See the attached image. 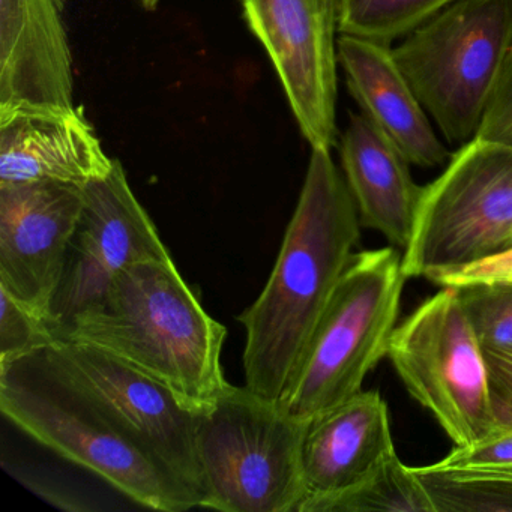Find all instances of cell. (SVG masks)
Instances as JSON below:
<instances>
[{
	"label": "cell",
	"mask_w": 512,
	"mask_h": 512,
	"mask_svg": "<svg viewBox=\"0 0 512 512\" xmlns=\"http://www.w3.org/2000/svg\"><path fill=\"white\" fill-rule=\"evenodd\" d=\"M511 250L512 146L475 137L425 185L403 271L431 281Z\"/></svg>",
	"instance_id": "7"
},
{
	"label": "cell",
	"mask_w": 512,
	"mask_h": 512,
	"mask_svg": "<svg viewBox=\"0 0 512 512\" xmlns=\"http://www.w3.org/2000/svg\"><path fill=\"white\" fill-rule=\"evenodd\" d=\"M457 290L482 349H512V280L476 281Z\"/></svg>",
	"instance_id": "21"
},
{
	"label": "cell",
	"mask_w": 512,
	"mask_h": 512,
	"mask_svg": "<svg viewBox=\"0 0 512 512\" xmlns=\"http://www.w3.org/2000/svg\"><path fill=\"white\" fill-rule=\"evenodd\" d=\"M484 355L497 419L512 424V349L484 350Z\"/></svg>",
	"instance_id": "25"
},
{
	"label": "cell",
	"mask_w": 512,
	"mask_h": 512,
	"mask_svg": "<svg viewBox=\"0 0 512 512\" xmlns=\"http://www.w3.org/2000/svg\"><path fill=\"white\" fill-rule=\"evenodd\" d=\"M170 251L128 182L121 161L85 187V206L49 311L52 334L101 301L134 263L169 259Z\"/></svg>",
	"instance_id": "11"
},
{
	"label": "cell",
	"mask_w": 512,
	"mask_h": 512,
	"mask_svg": "<svg viewBox=\"0 0 512 512\" xmlns=\"http://www.w3.org/2000/svg\"><path fill=\"white\" fill-rule=\"evenodd\" d=\"M65 5L0 0V112L76 107Z\"/></svg>",
	"instance_id": "13"
},
{
	"label": "cell",
	"mask_w": 512,
	"mask_h": 512,
	"mask_svg": "<svg viewBox=\"0 0 512 512\" xmlns=\"http://www.w3.org/2000/svg\"><path fill=\"white\" fill-rule=\"evenodd\" d=\"M478 137L512 146V46L494 85Z\"/></svg>",
	"instance_id": "24"
},
{
	"label": "cell",
	"mask_w": 512,
	"mask_h": 512,
	"mask_svg": "<svg viewBox=\"0 0 512 512\" xmlns=\"http://www.w3.org/2000/svg\"><path fill=\"white\" fill-rule=\"evenodd\" d=\"M83 107L0 112V184L86 187L113 169Z\"/></svg>",
	"instance_id": "14"
},
{
	"label": "cell",
	"mask_w": 512,
	"mask_h": 512,
	"mask_svg": "<svg viewBox=\"0 0 512 512\" xmlns=\"http://www.w3.org/2000/svg\"><path fill=\"white\" fill-rule=\"evenodd\" d=\"M340 158L361 226L404 250L424 191L410 175L412 164L364 113H349Z\"/></svg>",
	"instance_id": "17"
},
{
	"label": "cell",
	"mask_w": 512,
	"mask_h": 512,
	"mask_svg": "<svg viewBox=\"0 0 512 512\" xmlns=\"http://www.w3.org/2000/svg\"><path fill=\"white\" fill-rule=\"evenodd\" d=\"M140 2H142V7L148 11H154L161 4V0H140Z\"/></svg>",
	"instance_id": "27"
},
{
	"label": "cell",
	"mask_w": 512,
	"mask_h": 512,
	"mask_svg": "<svg viewBox=\"0 0 512 512\" xmlns=\"http://www.w3.org/2000/svg\"><path fill=\"white\" fill-rule=\"evenodd\" d=\"M388 358L454 446L472 445L500 424L484 349L457 287H442L397 325Z\"/></svg>",
	"instance_id": "8"
},
{
	"label": "cell",
	"mask_w": 512,
	"mask_h": 512,
	"mask_svg": "<svg viewBox=\"0 0 512 512\" xmlns=\"http://www.w3.org/2000/svg\"><path fill=\"white\" fill-rule=\"evenodd\" d=\"M310 419L289 415L247 385H227L197 412L203 508L298 512L305 497L302 443Z\"/></svg>",
	"instance_id": "5"
},
{
	"label": "cell",
	"mask_w": 512,
	"mask_h": 512,
	"mask_svg": "<svg viewBox=\"0 0 512 512\" xmlns=\"http://www.w3.org/2000/svg\"><path fill=\"white\" fill-rule=\"evenodd\" d=\"M436 512H512V479L413 467Z\"/></svg>",
	"instance_id": "20"
},
{
	"label": "cell",
	"mask_w": 512,
	"mask_h": 512,
	"mask_svg": "<svg viewBox=\"0 0 512 512\" xmlns=\"http://www.w3.org/2000/svg\"><path fill=\"white\" fill-rule=\"evenodd\" d=\"M512 46V0H455L392 56L449 145L478 136Z\"/></svg>",
	"instance_id": "6"
},
{
	"label": "cell",
	"mask_w": 512,
	"mask_h": 512,
	"mask_svg": "<svg viewBox=\"0 0 512 512\" xmlns=\"http://www.w3.org/2000/svg\"><path fill=\"white\" fill-rule=\"evenodd\" d=\"M512 280V250L460 271L433 278L440 287H458L476 281Z\"/></svg>",
	"instance_id": "26"
},
{
	"label": "cell",
	"mask_w": 512,
	"mask_h": 512,
	"mask_svg": "<svg viewBox=\"0 0 512 512\" xmlns=\"http://www.w3.org/2000/svg\"><path fill=\"white\" fill-rule=\"evenodd\" d=\"M428 467L512 479V424L500 422L487 436L472 445L454 446L446 457Z\"/></svg>",
	"instance_id": "22"
},
{
	"label": "cell",
	"mask_w": 512,
	"mask_h": 512,
	"mask_svg": "<svg viewBox=\"0 0 512 512\" xmlns=\"http://www.w3.org/2000/svg\"><path fill=\"white\" fill-rule=\"evenodd\" d=\"M436 512L413 467L389 458L376 472L331 496L302 500L298 512Z\"/></svg>",
	"instance_id": "18"
},
{
	"label": "cell",
	"mask_w": 512,
	"mask_h": 512,
	"mask_svg": "<svg viewBox=\"0 0 512 512\" xmlns=\"http://www.w3.org/2000/svg\"><path fill=\"white\" fill-rule=\"evenodd\" d=\"M455 0H341L340 34L370 38L391 46Z\"/></svg>",
	"instance_id": "19"
},
{
	"label": "cell",
	"mask_w": 512,
	"mask_h": 512,
	"mask_svg": "<svg viewBox=\"0 0 512 512\" xmlns=\"http://www.w3.org/2000/svg\"><path fill=\"white\" fill-rule=\"evenodd\" d=\"M406 280L395 248L353 254L278 400L289 415L313 419L362 391L388 356Z\"/></svg>",
	"instance_id": "4"
},
{
	"label": "cell",
	"mask_w": 512,
	"mask_h": 512,
	"mask_svg": "<svg viewBox=\"0 0 512 512\" xmlns=\"http://www.w3.org/2000/svg\"><path fill=\"white\" fill-rule=\"evenodd\" d=\"M49 320L0 286V361L52 343Z\"/></svg>",
	"instance_id": "23"
},
{
	"label": "cell",
	"mask_w": 512,
	"mask_h": 512,
	"mask_svg": "<svg viewBox=\"0 0 512 512\" xmlns=\"http://www.w3.org/2000/svg\"><path fill=\"white\" fill-rule=\"evenodd\" d=\"M361 221L331 151L311 149L280 254L259 298L238 317L245 329V385L280 400L338 281L355 254Z\"/></svg>",
	"instance_id": "1"
},
{
	"label": "cell",
	"mask_w": 512,
	"mask_h": 512,
	"mask_svg": "<svg viewBox=\"0 0 512 512\" xmlns=\"http://www.w3.org/2000/svg\"><path fill=\"white\" fill-rule=\"evenodd\" d=\"M338 64L362 113L397 146L412 166H445L452 155L431 127L422 104L392 56V47L340 34Z\"/></svg>",
	"instance_id": "15"
},
{
	"label": "cell",
	"mask_w": 512,
	"mask_h": 512,
	"mask_svg": "<svg viewBox=\"0 0 512 512\" xmlns=\"http://www.w3.org/2000/svg\"><path fill=\"white\" fill-rule=\"evenodd\" d=\"M83 206L79 185L0 184V286L47 320Z\"/></svg>",
	"instance_id": "12"
},
{
	"label": "cell",
	"mask_w": 512,
	"mask_h": 512,
	"mask_svg": "<svg viewBox=\"0 0 512 512\" xmlns=\"http://www.w3.org/2000/svg\"><path fill=\"white\" fill-rule=\"evenodd\" d=\"M0 412L35 442L91 470L143 508H199L196 497L65 371L50 344L0 361Z\"/></svg>",
	"instance_id": "3"
},
{
	"label": "cell",
	"mask_w": 512,
	"mask_h": 512,
	"mask_svg": "<svg viewBox=\"0 0 512 512\" xmlns=\"http://www.w3.org/2000/svg\"><path fill=\"white\" fill-rule=\"evenodd\" d=\"M395 454L385 400L377 391H361L308 422L302 443L307 493L302 500L347 490Z\"/></svg>",
	"instance_id": "16"
},
{
	"label": "cell",
	"mask_w": 512,
	"mask_h": 512,
	"mask_svg": "<svg viewBox=\"0 0 512 512\" xmlns=\"http://www.w3.org/2000/svg\"><path fill=\"white\" fill-rule=\"evenodd\" d=\"M226 337V326L209 316L172 257L128 266L98 304L53 332V340L112 353L196 409L229 385L221 365Z\"/></svg>",
	"instance_id": "2"
},
{
	"label": "cell",
	"mask_w": 512,
	"mask_h": 512,
	"mask_svg": "<svg viewBox=\"0 0 512 512\" xmlns=\"http://www.w3.org/2000/svg\"><path fill=\"white\" fill-rule=\"evenodd\" d=\"M50 349L65 371L203 508L205 482L196 446L199 409L100 347L56 338Z\"/></svg>",
	"instance_id": "9"
},
{
	"label": "cell",
	"mask_w": 512,
	"mask_h": 512,
	"mask_svg": "<svg viewBox=\"0 0 512 512\" xmlns=\"http://www.w3.org/2000/svg\"><path fill=\"white\" fill-rule=\"evenodd\" d=\"M311 149L337 142L341 0H239Z\"/></svg>",
	"instance_id": "10"
}]
</instances>
